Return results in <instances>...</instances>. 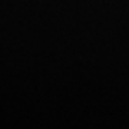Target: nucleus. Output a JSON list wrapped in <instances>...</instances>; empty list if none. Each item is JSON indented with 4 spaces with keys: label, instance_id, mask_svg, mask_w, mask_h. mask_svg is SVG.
I'll return each instance as SVG.
<instances>
[]
</instances>
